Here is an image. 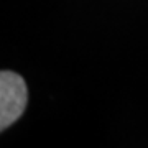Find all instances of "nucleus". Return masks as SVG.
Returning <instances> with one entry per match:
<instances>
[{
	"instance_id": "obj_1",
	"label": "nucleus",
	"mask_w": 148,
	"mask_h": 148,
	"mask_svg": "<svg viewBox=\"0 0 148 148\" xmlns=\"http://www.w3.org/2000/svg\"><path fill=\"white\" fill-rule=\"evenodd\" d=\"M28 101L27 84L21 76L12 71L0 74V128L5 130L20 119Z\"/></svg>"
}]
</instances>
